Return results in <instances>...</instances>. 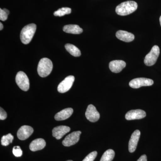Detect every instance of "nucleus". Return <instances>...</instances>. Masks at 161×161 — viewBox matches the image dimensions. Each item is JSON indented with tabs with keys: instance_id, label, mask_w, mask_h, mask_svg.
Returning <instances> with one entry per match:
<instances>
[{
	"instance_id": "obj_23",
	"label": "nucleus",
	"mask_w": 161,
	"mask_h": 161,
	"mask_svg": "<svg viewBox=\"0 0 161 161\" xmlns=\"http://www.w3.org/2000/svg\"><path fill=\"white\" fill-rule=\"evenodd\" d=\"M97 151H93L87 155L82 161H94L97 157Z\"/></svg>"
},
{
	"instance_id": "obj_21",
	"label": "nucleus",
	"mask_w": 161,
	"mask_h": 161,
	"mask_svg": "<svg viewBox=\"0 0 161 161\" xmlns=\"http://www.w3.org/2000/svg\"><path fill=\"white\" fill-rule=\"evenodd\" d=\"M71 13V9L68 7H63L61 9H58L57 11L54 13L55 16L62 17L66 14H69Z\"/></svg>"
},
{
	"instance_id": "obj_22",
	"label": "nucleus",
	"mask_w": 161,
	"mask_h": 161,
	"mask_svg": "<svg viewBox=\"0 0 161 161\" xmlns=\"http://www.w3.org/2000/svg\"><path fill=\"white\" fill-rule=\"evenodd\" d=\"M13 139V136L10 133H9L7 135L3 136L1 140V143L3 146L6 147L12 142Z\"/></svg>"
},
{
	"instance_id": "obj_25",
	"label": "nucleus",
	"mask_w": 161,
	"mask_h": 161,
	"mask_svg": "<svg viewBox=\"0 0 161 161\" xmlns=\"http://www.w3.org/2000/svg\"><path fill=\"white\" fill-rule=\"evenodd\" d=\"M8 15L9 14L6 13L3 9H0V19L1 20L3 21H6L8 18Z\"/></svg>"
},
{
	"instance_id": "obj_31",
	"label": "nucleus",
	"mask_w": 161,
	"mask_h": 161,
	"mask_svg": "<svg viewBox=\"0 0 161 161\" xmlns=\"http://www.w3.org/2000/svg\"><path fill=\"white\" fill-rule=\"evenodd\" d=\"M73 161L72 160H68V161Z\"/></svg>"
},
{
	"instance_id": "obj_26",
	"label": "nucleus",
	"mask_w": 161,
	"mask_h": 161,
	"mask_svg": "<svg viewBox=\"0 0 161 161\" xmlns=\"http://www.w3.org/2000/svg\"><path fill=\"white\" fill-rule=\"evenodd\" d=\"M7 117V113L5 112V110L1 108H0V119L1 120H4Z\"/></svg>"
},
{
	"instance_id": "obj_28",
	"label": "nucleus",
	"mask_w": 161,
	"mask_h": 161,
	"mask_svg": "<svg viewBox=\"0 0 161 161\" xmlns=\"http://www.w3.org/2000/svg\"><path fill=\"white\" fill-rule=\"evenodd\" d=\"M3 10H4V11L6 12V13L8 14H9V10H8V9H3Z\"/></svg>"
},
{
	"instance_id": "obj_30",
	"label": "nucleus",
	"mask_w": 161,
	"mask_h": 161,
	"mask_svg": "<svg viewBox=\"0 0 161 161\" xmlns=\"http://www.w3.org/2000/svg\"><path fill=\"white\" fill-rule=\"evenodd\" d=\"M159 21H160V25H161V16H160V17Z\"/></svg>"
},
{
	"instance_id": "obj_7",
	"label": "nucleus",
	"mask_w": 161,
	"mask_h": 161,
	"mask_svg": "<svg viewBox=\"0 0 161 161\" xmlns=\"http://www.w3.org/2000/svg\"><path fill=\"white\" fill-rule=\"evenodd\" d=\"M75 80V78L74 76L70 75L67 77L58 85V92L60 93H64L69 91L73 86Z\"/></svg>"
},
{
	"instance_id": "obj_14",
	"label": "nucleus",
	"mask_w": 161,
	"mask_h": 161,
	"mask_svg": "<svg viewBox=\"0 0 161 161\" xmlns=\"http://www.w3.org/2000/svg\"><path fill=\"white\" fill-rule=\"evenodd\" d=\"M126 65L125 62L123 60H115L110 62L109 66L111 71L113 73H118L125 67Z\"/></svg>"
},
{
	"instance_id": "obj_24",
	"label": "nucleus",
	"mask_w": 161,
	"mask_h": 161,
	"mask_svg": "<svg viewBox=\"0 0 161 161\" xmlns=\"http://www.w3.org/2000/svg\"><path fill=\"white\" fill-rule=\"evenodd\" d=\"M13 153L16 157H20L23 155V151L19 146L14 147L13 149Z\"/></svg>"
},
{
	"instance_id": "obj_6",
	"label": "nucleus",
	"mask_w": 161,
	"mask_h": 161,
	"mask_svg": "<svg viewBox=\"0 0 161 161\" xmlns=\"http://www.w3.org/2000/svg\"><path fill=\"white\" fill-rule=\"evenodd\" d=\"M153 81L149 78H136L131 80L129 85L132 88H139L142 86H152Z\"/></svg>"
},
{
	"instance_id": "obj_17",
	"label": "nucleus",
	"mask_w": 161,
	"mask_h": 161,
	"mask_svg": "<svg viewBox=\"0 0 161 161\" xmlns=\"http://www.w3.org/2000/svg\"><path fill=\"white\" fill-rule=\"evenodd\" d=\"M73 112L74 110L72 108L64 109L56 114L55 119L58 121L65 120L70 117L71 115L73 114Z\"/></svg>"
},
{
	"instance_id": "obj_11",
	"label": "nucleus",
	"mask_w": 161,
	"mask_h": 161,
	"mask_svg": "<svg viewBox=\"0 0 161 161\" xmlns=\"http://www.w3.org/2000/svg\"><path fill=\"white\" fill-rule=\"evenodd\" d=\"M146 113L143 110L141 109L132 110L127 112L125 115L127 120H134L144 118L146 116Z\"/></svg>"
},
{
	"instance_id": "obj_19",
	"label": "nucleus",
	"mask_w": 161,
	"mask_h": 161,
	"mask_svg": "<svg viewBox=\"0 0 161 161\" xmlns=\"http://www.w3.org/2000/svg\"><path fill=\"white\" fill-rule=\"evenodd\" d=\"M65 48L71 55L74 57H80L81 55V53H80V50L78 49L77 47L73 45V44L67 43L66 44H65Z\"/></svg>"
},
{
	"instance_id": "obj_4",
	"label": "nucleus",
	"mask_w": 161,
	"mask_h": 161,
	"mask_svg": "<svg viewBox=\"0 0 161 161\" xmlns=\"http://www.w3.org/2000/svg\"><path fill=\"white\" fill-rule=\"evenodd\" d=\"M159 54V47L157 45H154L150 53L145 57L144 63L148 66L154 65L156 62Z\"/></svg>"
},
{
	"instance_id": "obj_27",
	"label": "nucleus",
	"mask_w": 161,
	"mask_h": 161,
	"mask_svg": "<svg viewBox=\"0 0 161 161\" xmlns=\"http://www.w3.org/2000/svg\"><path fill=\"white\" fill-rule=\"evenodd\" d=\"M137 161H147V155L144 154V155L141 156L140 158L137 160Z\"/></svg>"
},
{
	"instance_id": "obj_8",
	"label": "nucleus",
	"mask_w": 161,
	"mask_h": 161,
	"mask_svg": "<svg viewBox=\"0 0 161 161\" xmlns=\"http://www.w3.org/2000/svg\"><path fill=\"white\" fill-rule=\"evenodd\" d=\"M81 132L80 131H76L72 132L69 135L67 136L62 142V144L64 147H70L75 145L79 141Z\"/></svg>"
},
{
	"instance_id": "obj_2",
	"label": "nucleus",
	"mask_w": 161,
	"mask_h": 161,
	"mask_svg": "<svg viewBox=\"0 0 161 161\" xmlns=\"http://www.w3.org/2000/svg\"><path fill=\"white\" fill-rule=\"evenodd\" d=\"M36 30V25L34 23L28 24L23 27L20 33V39L23 44H27L30 43Z\"/></svg>"
},
{
	"instance_id": "obj_5",
	"label": "nucleus",
	"mask_w": 161,
	"mask_h": 161,
	"mask_svg": "<svg viewBox=\"0 0 161 161\" xmlns=\"http://www.w3.org/2000/svg\"><path fill=\"white\" fill-rule=\"evenodd\" d=\"M16 82L19 87L23 91L26 92L29 90L30 82L29 78L24 72H18L16 76Z\"/></svg>"
},
{
	"instance_id": "obj_16",
	"label": "nucleus",
	"mask_w": 161,
	"mask_h": 161,
	"mask_svg": "<svg viewBox=\"0 0 161 161\" xmlns=\"http://www.w3.org/2000/svg\"><path fill=\"white\" fill-rule=\"evenodd\" d=\"M46 146V142L42 138H38L33 141L30 145L29 148L32 151H36L43 149Z\"/></svg>"
},
{
	"instance_id": "obj_29",
	"label": "nucleus",
	"mask_w": 161,
	"mask_h": 161,
	"mask_svg": "<svg viewBox=\"0 0 161 161\" xmlns=\"http://www.w3.org/2000/svg\"><path fill=\"white\" fill-rule=\"evenodd\" d=\"M0 26H1V27H0V30L1 31L2 30L3 28V25L2 23H0Z\"/></svg>"
},
{
	"instance_id": "obj_9",
	"label": "nucleus",
	"mask_w": 161,
	"mask_h": 161,
	"mask_svg": "<svg viewBox=\"0 0 161 161\" xmlns=\"http://www.w3.org/2000/svg\"><path fill=\"white\" fill-rule=\"evenodd\" d=\"M86 117L92 122L97 121L100 118V114L94 105L90 104L87 108L85 113Z\"/></svg>"
},
{
	"instance_id": "obj_20",
	"label": "nucleus",
	"mask_w": 161,
	"mask_h": 161,
	"mask_svg": "<svg viewBox=\"0 0 161 161\" xmlns=\"http://www.w3.org/2000/svg\"><path fill=\"white\" fill-rule=\"evenodd\" d=\"M115 155L114 150L109 149L106 150L103 155L100 161H112Z\"/></svg>"
},
{
	"instance_id": "obj_1",
	"label": "nucleus",
	"mask_w": 161,
	"mask_h": 161,
	"mask_svg": "<svg viewBox=\"0 0 161 161\" xmlns=\"http://www.w3.org/2000/svg\"><path fill=\"white\" fill-rule=\"evenodd\" d=\"M138 5L134 1H129L124 2L119 5L115 9L117 14L125 16L134 12L137 9Z\"/></svg>"
},
{
	"instance_id": "obj_12",
	"label": "nucleus",
	"mask_w": 161,
	"mask_h": 161,
	"mask_svg": "<svg viewBox=\"0 0 161 161\" xmlns=\"http://www.w3.org/2000/svg\"><path fill=\"white\" fill-rule=\"evenodd\" d=\"M140 135V131L138 130H136L132 133L129 143V150L130 153L134 152L136 150Z\"/></svg>"
},
{
	"instance_id": "obj_15",
	"label": "nucleus",
	"mask_w": 161,
	"mask_h": 161,
	"mask_svg": "<svg viewBox=\"0 0 161 161\" xmlns=\"http://www.w3.org/2000/svg\"><path fill=\"white\" fill-rule=\"evenodd\" d=\"M116 36L119 40L125 42H132L135 38L134 35L131 33L122 30L117 31Z\"/></svg>"
},
{
	"instance_id": "obj_18",
	"label": "nucleus",
	"mask_w": 161,
	"mask_h": 161,
	"mask_svg": "<svg viewBox=\"0 0 161 161\" xmlns=\"http://www.w3.org/2000/svg\"><path fill=\"white\" fill-rule=\"evenodd\" d=\"M63 31L67 33L73 34H80L83 32V30L78 25L73 24L64 26L63 27Z\"/></svg>"
},
{
	"instance_id": "obj_10",
	"label": "nucleus",
	"mask_w": 161,
	"mask_h": 161,
	"mask_svg": "<svg viewBox=\"0 0 161 161\" xmlns=\"http://www.w3.org/2000/svg\"><path fill=\"white\" fill-rule=\"evenodd\" d=\"M33 132V129L31 127L28 125H23L18 130V138L21 140H25L29 138Z\"/></svg>"
},
{
	"instance_id": "obj_13",
	"label": "nucleus",
	"mask_w": 161,
	"mask_h": 161,
	"mask_svg": "<svg viewBox=\"0 0 161 161\" xmlns=\"http://www.w3.org/2000/svg\"><path fill=\"white\" fill-rule=\"evenodd\" d=\"M70 131V128L69 127L64 125L59 126L53 129V135L57 139L60 140Z\"/></svg>"
},
{
	"instance_id": "obj_3",
	"label": "nucleus",
	"mask_w": 161,
	"mask_h": 161,
	"mask_svg": "<svg viewBox=\"0 0 161 161\" xmlns=\"http://www.w3.org/2000/svg\"><path fill=\"white\" fill-rule=\"evenodd\" d=\"M53 68V64L51 60L47 58H42L38 64V74L42 78L47 77L51 73Z\"/></svg>"
}]
</instances>
